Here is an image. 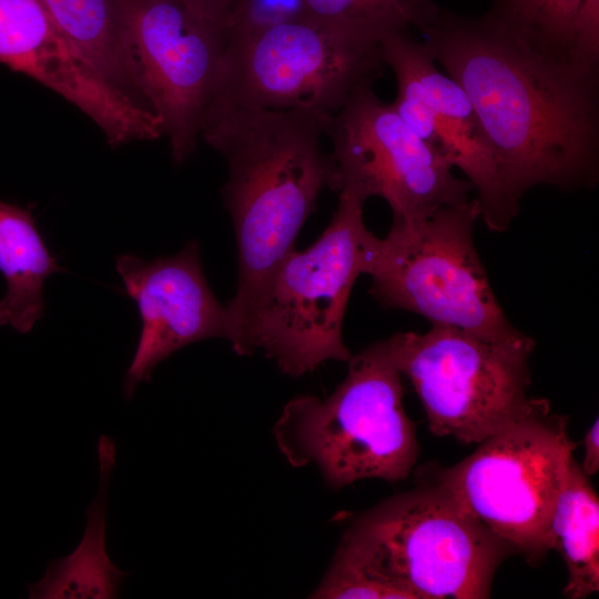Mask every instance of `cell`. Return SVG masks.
Returning <instances> with one entry per match:
<instances>
[{"mask_svg":"<svg viewBox=\"0 0 599 599\" xmlns=\"http://www.w3.org/2000/svg\"><path fill=\"white\" fill-rule=\"evenodd\" d=\"M395 363L409 379L429 430L463 444H479L524 414L534 397L529 358L535 341L521 333L483 337L432 325L424 334L388 337Z\"/></svg>","mask_w":599,"mask_h":599,"instance_id":"7","label":"cell"},{"mask_svg":"<svg viewBox=\"0 0 599 599\" xmlns=\"http://www.w3.org/2000/svg\"><path fill=\"white\" fill-rule=\"evenodd\" d=\"M40 1L65 39L104 81L148 108L139 88L122 0Z\"/></svg>","mask_w":599,"mask_h":599,"instance_id":"17","label":"cell"},{"mask_svg":"<svg viewBox=\"0 0 599 599\" xmlns=\"http://www.w3.org/2000/svg\"><path fill=\"white\" fill-rule=\"evenodd\" d=\"M312 598H397L408 599L407 595L388 586L370 575L348 558L335 554L333 562Z\"/></svg>","mask_w":599,"mask_h":599,"instance_id":"22","label":"cell"},{"mask_svg":"<svg viewBox=\"0 0 599 599\" xmlns=\"http://www.w3.org/2000/svg\"><path fill=\"white\" fill-rule=\"evenodd\" d=\"M331 118L306 110L207 108L200 138L226 161L222 187L237 247V286L225 305L229 341L251 355L250 335L270 283L295 250L324 187L338 191L332 154L322 148Z\"/></svg>","mask_w":599,"mask_h":599,"instance_id":"2","label":"cell"},{"mask_svg":"<svg viewBox=\"0 0 599 599\" xmlns=\"http://www.w3.org/2000/svg\"><path fill=\"white\" fill-rule=\"evenodd\" d=\"M141 95L175 163L195 151L223 51V27L189 0H122Z\"/></svg>","mask_w":599,"mask_h":599,"instance_id":"11","label":"cell"},{"mask_svg":"<svg viewBox=\"0 0 599 599\" xmlns=\"http://www.w3.org/2000/svg\"><path fill=\"white\" fill-rule=\"evenodd\" d=\"M309 18L366 45L410 27L425 32L439 8L434 0H304Z\"/></svg>","mask_w":599,"mask_h":599,"instance_id":"20","label":"cell"},{"mask_svg":"<svg viewBox=\"0 0 599 599\" xmlns=\"http://www.w3.org/2000/svg\"><path fill=\"white\" fill-rule=\"evenodd\" d=\"M364 203L338 191L337 209L321 236L284 258L251 331V354L262 351L293 377L349 359L342 337L345 311L357 277L372 267L379 238L364 223Z\"/></svg>","mask_w":599,"mask_h":599,"instance_id":"5","label":"cell"},{"mask_svg":"<svg viewBox=\"0 0 599 599\" xmlns=\"http://www.w3.org/2000/svg\"><path fill=\"white\" fill-rule=\"evenodd\" d=\"M434 60L467 93L517 214L537 185L592 187L599 169V72L565 67L487 14L439 10L424 32Z\"/></svg>","mask_w":599,"mask_h":599,"instance_id":"1","label":"cell"},{"mask_svg":"<svg viewBox=\"0 0 599 599\" xmlns=\"http://www.w3.org/2000/svg\"><path fill=\"white\" fill-rule=\"evenodd\" d=\"M98 457L99 489L85 511L88 520L82 539L70 555L47 564L43 578L28 586L31 599H113L131 575L114 566L105 550L106 493L116 457L113 438L99 437Z\"/></svg>","mask_w":599,"mask_h":599,"instance_id":"16","label":"cell"},{"mask_svg":"<svg viewBox=\"0 0 599 599\" xmlns=\"http://www.w3.org/2000/svg\"><path fill=\"white\" fill-rule=\"evenodd\" d=\"M383 65L379 47L306 18L227 39L209 106L332 118L358 87L380 77Z\"/></svg>","mask_w":599,"mask_h":599,"instance_id":"9","label":"cell"},{"mask_svg":"<svg viewBox=\"0 0 599 599\" xmlns=\"http://www.w3.org/2000/svg\"><path fill=\"white\" fill-rule=\"evenodd\" d=\"M62 271L30 207L0 201V273L7 283L0 300V326L30 332L44 314V281Z\"/></svg>","mask_w":599,"mask_h":599,"instance_id":"18","label":"cell"},{"mask_svg":"<svg viewBox=\"0 0 599 599\" xmlns=\"http://www.w3.org/2000/svg\"><path fill=\"white\" fill-rule=\"evenodd\" d=\"M347 362L328 397L303 395L285 405L273 428L276 445L292 466L315 465L335 489L368 478L403 480L419 448L389 339Z\"/></svg>","mask_w":599,"mask_h":599,"instance_id":"4","label":"cell"},{"mask_svg":"<svg viewBox=\"0 0 599 599\" xmlns=\"http://www.w3.org/2000/svg\"><path fill=\"white\" fill-rule=\"evenodd\" d=\"M379 53L396 78L397 95L390 103L395 112L467 176L486 226L507 230L517 214L505 197L489 143L465 90L436 67L425 41H416L407 32L385 38Z\"/></svg>","mask_w":599,"mask_h":599,"instance_id":"12","label":"cell"},{"mask_svg":"<svg viewBox=\"0 0 599 599\" xmlns=\"http://www.w3.org/2000/svg\"><path fill=\"white\" fill-rule=\"evenodd\" d=\"M515 551L437 484L355 516L336 552L408 599H485Z\"/></svg>","mask_w":599,"mask_h":599,"instance_id":"3","label":"cell"},{"mask_svg":"<svg viewBox=\"0 0 599 599\" xmlns=\"http://www.w3.org/2000/svg\"><path fill=\"white\" fill-rule=\"evenodd\" d=\"M196 9L206 17L220 23L223 22L231 11L236 0H189Z\"/></svg>","mask_w":599,"mask_h":599,"instance_id":"24","label":"cell"},{"mask_svg":"<svg viewBox=\"0 0 599 599\" xmlns=\"http://www.w3.org/2000/svg\"><path fill=\"white\" fill-rule=\"evenodd\" d=\"M306 18L304 0H236L223 22L225 41Z\"/></svg>","mask_w":599,"mask_h":599,"instance_id":"21","label":"cell"},{"mask_svg":"<svg viewBox=\"0 0 599 599\" xmlns=\"http://www.w3.org/2000/svg\"><path fill=\"white\" fill-rule=\"evenodd\" d=\"M487 16L554 61L599 72V0H495Z\"/></svg>","mask_w":599,"mask_h":599,"instance_id":"15","label":"cell"},{"mask_svg":"<svg viewBox=\"0 0 599 599\" xmlns=\"http://www.w3.org/2000/svg\"><path fill=\"white\" fill-rule=\"evenodd\" d=\"M325 134L333 142L338 191L363 202L384 199L394 224L419 222L443 206L464 204L475 191L376 95L373 82L351 94L327 122Z\"/></svg>","mask_w":599,"mask_h":599,"instance_id":"10","label":"cell"},{"mask_svg":"<svg viewBox=\"0 0 599 599\" xmlns=\"http://www.w3.org/2000/svg\"><path fill=\"white\" fill-rule=\"evenodd\" d=\"M128 295L142 321L140 338L122 385L131 399L141 382L173 353L199 341H229L226 306L212 292L194 240L174 255L144 261L134 254L115 258Z\"/></svg>","mask_w":599,"mask_h":599,"instance_id":"13","label":"cell"},{"mask_svg":"<svg viewBox=\"0 0 599 599\" xmlns=\"http://www.w3.org/2000/svg\"><path fill=\"white\" fill-rule=\"evenodd\" d=\"M585 456L580 465L586 476L591 477L599 470V422L595 420L583 438Z\"/></svg>","mask_w":599,"mask_h":599,"instance_id":"23","label":"cell"},{"mask_svg":"<svg viewBox=\"0 0 599 599\" xmlns=\"http://www.w3.org/2000/svg\"><path fill=\"white\" fill-rule=\"evenodd\" d=\"M0 62L78 106L113 148L138 139L148 125L146 110L89 65L40 0H0Z\"/></svg>","mask_w":599,"mask_h":599,"instance_id":"14","label":"cell"},{"mask_svg":"<svg viewBox=\"0 0 599 599\" xmlns=\"http://www.w3.org/2000/svg\"><path fill=\"white\" fill-rule=\"evenodd\" d=\"M551 550L567 568L564 595L582 599L599 590V499L589 477L569 458L550 520Z\"/></svg>","mask_w":599,"mask_h":599,"instance_id":"19","label":"cell"},{"mask_svg":"<svg viewBox=\"0 0 599 599\" xmlns=\"http://www.w3.org/2000/svg\"><path fill=\"white\" fill-rule=\"evenodd\" d=\"M476 199L446 205L427 219L392 224L378 238L368 275L370 295L400 308L488 338L518 332L505 315L474 244Z\"/></svg>","mask_w":599,"mask_h":599,"instance_id":"8","label":"cell"},{"mask_svg":"<svg viewBox=\"0 0 599 599\" xmlns=\"http://www.w3.org/2000/svg\"><path fill=\"white\" fill-rule=\"evenodd\" d=\"M436 479L454 500L529 562L551 550L550 520L576 447L567 417L544 398Z\"/></svg>","mask_w":599,"mask_h":599,"instance_id":"6","label":"cell"}]
</instances>
